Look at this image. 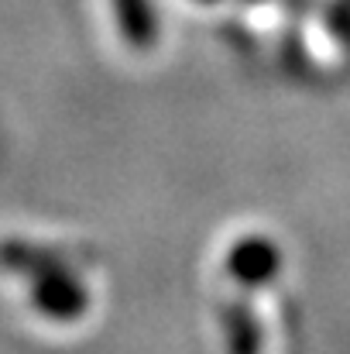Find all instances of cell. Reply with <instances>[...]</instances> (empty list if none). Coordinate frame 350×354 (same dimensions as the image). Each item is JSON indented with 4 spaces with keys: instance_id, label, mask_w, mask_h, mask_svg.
I'll use <instances>...</instances> for the list:
<instances>
[{
    "instance_id": "cell-1",
    "label": "cell",
    "mask_w": 350,
    "mask_h": 354,
    "mask_svg": "<svg viewBox=\"0 0 350 354\" xmlns=\"http://www.w3.org/2000/svg\"><path fill=\"white\" fill-rule=\"evenodd\" d=\"M0 268L24 279V306L48 327H76L93 310V296L83 275L59 251L24 241H3Z\"/></svg>"
},
{
    "instance_id": "cell-2",
    "label": "cell",
    "mask_w": 350,
    "mask_h": 354,
    "mask_svg": "<svg viewBox=\"0 0 350 354\" xmlns=\"http://www.w3.org/2000/svg\"><path fill=\"white\" fill-rule=\"evenodd\" d=\"M282 275V251L268 234H240L224 251V279L233 292L264 296Z\"/></svg>"
},
{
    "instance_id": "cell-3",
    "label": "cell",
    "mask_w": 350,
    "mask_h": 354,
    "mask_svg": "<svg viewBox=\"0 0 350 354\" xmlns=\"http://www.w3.org/2000/svg\"><path fill=\"white\" fill-rule=\"evenodd\" d=\"M220 337L224 354H264L268 348V327L257 313V296L233 292L220 306Z\"/></svg>"
},
{
    "instance_id": "cell-4",
    "label": "cell",
    "mask_w": 350,
    "mask_h": 354,
    "mask_svg": "<svg viewBox=\"0 0 350 354\" xmlns=\"http://www.w3.org/2000/svg\"><path fill=\"white\" fill-rule=\"evenodd\" d=\"M107 10L114 17L117 38L130 52H151L158 45L162 24L155 0H107Z\"/></svg>"
},
{
    "instance_id": "cell-5",
    "label": "cell",
    "mask_w": 350,
    "mask_h": 354,
    "mask_svg": "<svg viewBox=\"0 0 350 354\" xmlns=\"http://www.w3.org/2000/svg\"><path fill=\"white\" fill-rule=\"evenodd\" d=\"M196 3H206V7H213V3H224V0H196Z\"/></svg>"
}]
</instances>
